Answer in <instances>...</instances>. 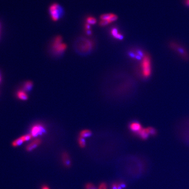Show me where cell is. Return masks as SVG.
Wrapping results in <instances>:
<instances>
[{"mask_svg": "<svg viewBox=\"0 0 189 189\" xmlns=\"http://www.w3.org/2000/svg\"><path fill=\"white\" fill-rule=\"evenodd\" d=\"M185 4L186 5L187 7H189V0H185Z\"/></svg>", "mask_w": 189, "mask_h": 189, "instance_id": "d4e9b609", "label": "cell"}, {"mask_svg": "<svg viewBox=\"0 0 189 189\" xmlns=\"http://www.w3.org/2000/svg\"><path fill=\"white\" fill-rule=\"evenodd\" d=\"M41 189H50L49 187L47 186V185H44L42 187Z\"/></svg>", "mask_w": 189, "mask_h": 189, "instance_id": "cb8c5ba5", "label": "cell"}, {"mask_svg": "<svg viewBox=\"0 0 189 189\" xmlns=\"http://www.w3.org/2000/svg\"><path fill=\"white\" fill-rule=\"evenodd\" d=\"M111 33L112 36L114 38L119 40L123 39V36L122 34H121L120 32H119L118 29H116V28H113L111 30Z\"/></svg>", "mask_w": 189, "mask_h": 189, "instance_id": "9a60e30c", "label": "cell"}, {"mask_svg": "<svg viewBox=\"0 0 189 189\" xmlns=\"http://www.w3.org/2000/svg\"><path fill=\"white\" fill-rule=\"evenodd\" d=\"M67 49V46L62 42L61 36H57L53 40L52 44V52L55 55H62Z\"/></svg>", "mask_w": 189, "mask_h": 189, "instance_id": "277c9868", "label": "cell"}, {"mask_svg": "<svg viewBox=\"0 0 189 189\" xmlns=\"http://www.w3.org/2000/svg\"><path fill=\"white\" fill-rule=\"evenodd\" d=\"M92 132L91 130H89V129H84V130H82L80 132L79 136L83 137L84 138H87V137H89L92 135Z\"/></svg>", "mask_w": 189, "mask_h": 189, "instance_id": "2e32d148", "label": "cell"}, {"mask_svg": "<svg viewBox=\"0 0 189 189\" xmlns=\"http://www.w3.org/2000/svg\"><path fill=\"white\" fill-rule=\"evenodd\" d=\"M16 95L19 99L23 101H26L29 99V96L27 94V92L22 89L17 92Z\"/></svg>", "mask_w": 189, "mask_h": 189, "instance_id": "7c38bea8", "label": "cell"}, {"mask_svg": "<svg viewBox=\"0 0 189 189\" xmlns=\"http://www.w3.org/2000/svg\"><path fill=\"white\" fill-rule=\"evenodd\" d=\"M136 134L137 136H139L141 139L143 140H146L148 139L150 135L147 128H143Z\"/></svg>", "mask_w": 189, "mask_h": 189, "instance_id": "4fadbf2b", "label": "cell"}, {"mask_svg": "<svg viewBox=\"0 0 189 189\" xmlns=\"http://www.w3.org/2000/svg\"><path fill=\"white\" fill-rule=\"evenodd\" d=\"M49 14L52 20L57 21L62 18L64 14L63 7L57 3L52 4L49 8Z\"/></svg>", "mask_w": 189, "mask_h": 189, "instance_id": "3957f363", "label": "cell"}, {"mask_svg": "<svg viewBox=\"0 0 189 189\" xmlns=\"http://www.w3.org/2000/svg\"><path fill=\"white\" fill-rule=\"evenodd\" d=\"M85 188V189H97L93 184L90 183L86 184Z\"/></svg>", "mask_w": 189, "mask_h": 189, "instance_id": "44dd1931", "label": "cell"}, {"mask_svg": "<svg viewBox=\"0 0 189 189\" xmlns=\"http://www.w3.org/2000/svg\"><path fill=\"white\" fill-rule=\"evenodd\" d=\"M94 46V43L91 40L81 37L74 41V47L78 53L84 55L91 52Z\"/></svg>", "mask_w": 189, "mask_h": 189, "instance_id": "6da1fadb", "label": "cell"}, {"mask_svg": "<svg viewBox=\"0 0 189 189\" xmlns=\"http://www.w3.org/2000/svg\"><path fill=\"white\" fill-rule=\"evenodd\" d=\"M1 24H0V32H1Z\"/></svg>", "mask_w": 189, "mask_h": 189, "instance_id": "4316f807", "label": "cell"}, {"mask_svg": "<svg viewBox=\"0 0 189 189\" xmlns=\"http://www.w3.org/2000/svg\"><path fill=\"white\" fill-rule=\"evenodd\" d=\"M110 189H123L122 188L120 185L119 183H113L111 184Z\"/></svg>", "mask_w": 189, "mask_h": 189, "instance_id": "ffe728a7", "label": "cell"}, {"mask_svg": "<svg viewBox=\"0 0 189 189\" xmlns=\"http://www.w3.org/2000/svg\"><path fill=\"white\" fill-rule=\"evenodd\" d=\"M42 141L40 138H36L32 141L26 145V150L27 152H31L36 149L42 144Z\"/></svg>", "mask_w": 189, "mask_h": 189, "instance_id": "9c48e42d", "label": "cell"}, {"mask_svg": "<svg viewBox=\"0 0 189 189\" xmlns=\"http://www.w3.org/2000/svg\"><path fill=\"white\" fill-rule=\"evenodd\" d=\"M141 74L145 78H149L152 74V60L149 55L145 54L141 59Z\"/></svg>", "mask_w": 189, "mask_h": 189, "instance_id": "7a4b0ae2", "label": "cell"}, {"mask_svg": "<svg viewBox=\"0 0 189 189\" xmlns=\"http://www.w3.org/2000/svg\"><path fill=\"white\" fill-rule=\"evenodd\" d=\"M147 128H148L150 135L155 136L157 134V131L154 128H152V127H148Z\"/></svg>", "mask_w": 189, "mask_h": 189, "instance_id": "d6986e66", "label": "cell"}, {"mask_svg": "<svg viewBox=\"0 0 189 189\" xmlns=\"http://www.w3.org/2000/svg\"><path fill=\"white\" fill-rule=\"evenodd\" d=\"M117 18L118 17L117 16L113 14H103L100 16L101 21L99 23V25L102 26H107L116 21Z\"/></svg>", "mask_w": 189, "mask_h": 189, "instance_id": "52a82bcc", "label": "cell"}, {"mask_svg": "<svg viewBox=\"0 0 189 189\" xmlns=\"http://www.w3.org/2000/svg\"><path fill=\"white\" fill-rule=\"evenodd\" d=\"M33 87V83L31 81H26L24 83L23 86V90L28 92H30L32 90Z\"/></svg>", "mask_w": 189, "mask_h": 189, "instance_id": "5bb4252c", "label": "cell"}, {"mask_svg": "<svg viewBox=\"0 0 189 189\" xmlns=\"http://www.w3.org/2000/svg\"><path fill=\"white\" fill-rule=\"evenodd\" d=\"M61 161L63 165L66 168H69L71 165V157L68 152H65L61 154Z\"/></svg>", "mask_w": 189, "mask_h": 189, "instance_id": "30bf717a", "label": "cell"}, {"mask_svg": "<svg viewBox=\"0 0 189 189\" xmlns=\"http://www.w3.org/2000/svg\"><path fill=\"white\" fill-rule=\"evenodd\" d=\"M78 143L79 147L81 148H85L86 146V142L85 138L79 136L78 138Z\"/></svg>", "mask_w": 189, "mask_h": 189, "instance_id": "e0dca14e", "label": "cell"}, {"mask_svg": "<svg viewBox=\"0 0 189 189\" xmlns=\"http://www.w3.org/2000/svg\"><path fill=\"white\" fill-rule=\"evenodd\" d=\"M47 133L44 126L41 124H36L31 127L30 134L33 138H39Z\"/></svg>", "mask_w": 189, "mask_h": 189, "instance_id": "8992f818", "label": "cell"}, {"mask_svg": "<svg viewBox=\"0 0 189 189\" xmlns=\"http://www.w3.org/2000/svg\"><path fill=\"white\" fill-rule=\"evenodd\" d=\"M33 138L31 134H27L23 135V136H19L18 138L15 139L11 142V145L12 147L14 148H16L21 146L23 144L24 142L26 141H29Z\"/></svg>", "mask_w": 189, "mask_h": 189, "instance_id": "ba28073f", "label": "cell"}, {"mask_svg": "<svg viewBox=\"0 0 189 189\" xmlns=\"http://www.w3.org/2000/svg\"><path fill=\"white\" fill-rule=\"evenodd\" d=\"M98 189H107V185L105 183H102L100 184Z\"/></svg>", "mask_w": 189, "mask_h": 189, "instance_id": "7402d4cb", "label": "cell"}, {"mask_svg": "<svg viewBox=\"0 0 189 189\" xmlns=\"http://www.w3.org/2000/svg\"><path fill=\"white\" fill-rule=\"evenodd\" d=\"M129 128L131 131L136 134L143 128L141 124L137 121H133L130 123Z\"/></svg>", "mask_w": 189, "mask_h": 189, "instance_id": "8fae6325", "label": "cell"}, {"mask_svg": "<svg viewBox=\"0 0 189 189\" xmlns=\"http://www.w3.org/2000/svg\"><path fill=\"white\" fill-rule=\"evenodd\" d=\"M119 183L121 187L123 189L126 188V184L124 183L123 182H120Z\"/></svg>", "mask_w": 189, "mask_h": 189, "instance_id": "603a6c76", "label": "cell"}, {"mask_svg": "<svg viewBox=\"0 0 189 189\" xmlns=\"http://www.w3.org/2000/svg\"><path fill=\"white\" fill-rule=\"evenodd\" d=\"M171 50L176 52L180 57L185 61L189 59V54L186 49L178 43L171 42L169 44Z\"/></svg>", "mask_w": 189, "mask_h": 189, "instance_id": "5b68a950", "label": "cell"}, {"mask_svg": "<svg viewBox=\"0 0 189 189\" xmlns=\"http://www.w3.org/2000/svg\"><path fill=\"white\" fill-rule=\"evenodd\" d=\"M87 23L89 25H94L97 22L96 19L92 16H89L86 19Z\"/></svg>", "mask_w": 189, "mask_h": 189, "instance_id": "ac0fdd59", "label": "cell"}, {"mask_svg": "<svg viewBox=\"0 0 189 189\" xmlns=\"http://www.w3.org/2000/svg\"><path fill=\"white\" fill-rule=\"evenodd\" d=\"M2 81V74H1V72H0V83H1V82Z\"/></svg>", "mask_w": 189, "mask_h": 189, "instance_id": "484cf974", "label": "cell"}]
</instances>
